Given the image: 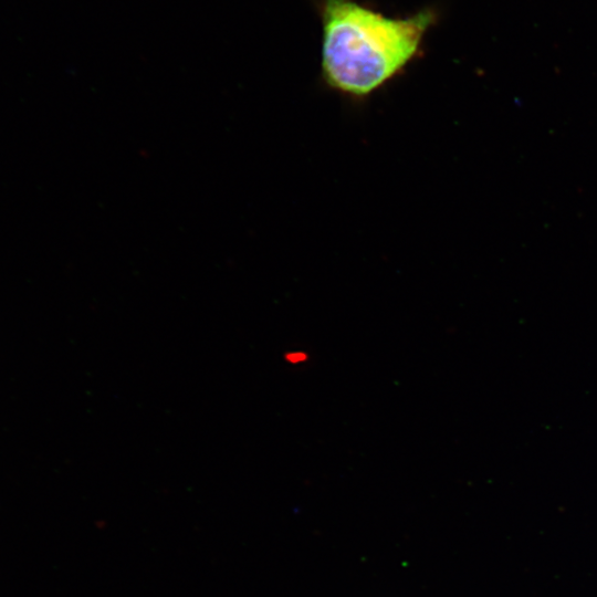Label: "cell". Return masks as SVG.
<instances>
[{
	"mask_svg": "<svg viewBox=\"0 0 597 597\" xmlns=\"http://www.w3.org/2000/svg\"><path fill=\"white\" fill-rule=\"evenodd\" d=\"M317 8L323 78L352 96L368 95L398 75L437 20L431 8L394 18L356 0H320Z\"/></svg>",
	"mask_w": 597,
	"mask_h": 597,
	"instance_id": "1",
	"label": "cell"
},
{
	"mask_svg": "<svg viewBox=\"0 0 597 597\" xmlns=\"http://www.w3.org/2000/svg\"><path fill=\"white\" fill-rule=\"evenodd\" d=\"M307 354L303 350H289L284 355V360L292 365L304 363L307 360Z\"/></svg>",
	"mask_w": 597,
	"mask_h": 597,
	"instance_id": "2",
	"label": "cell"
}]
</instances>
